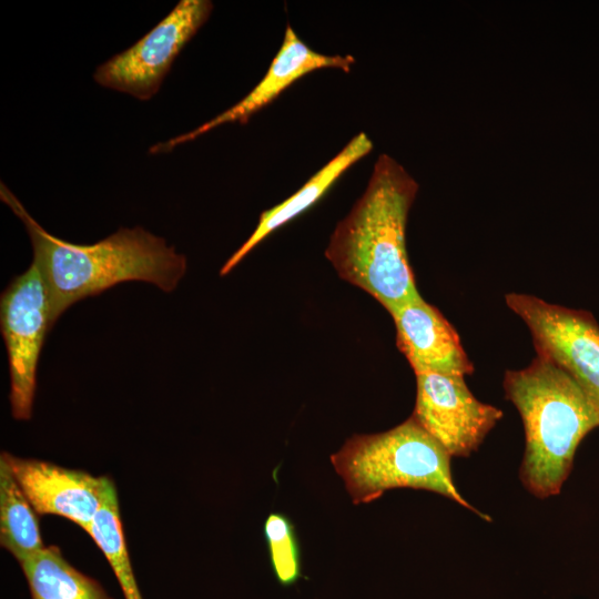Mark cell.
<instances>
[{
    "label": "cell",
    "instance_id": "6",
    "mask_svg": "<svg viewBox=\"0 0 599 599\" xmlns=\"http://www.w3.org/2000/svg\"><path fill=\"white\" fill-rule=\"evenodd\" d=\"M209 0H181L132 47L99 65L94 81L141 101L158 93L175 58L209 19Z\"/></svg>",
    "mask_w": 599,
    "mask_h": 599
},
{
    "label": "cell",
    "instance_id": "4",
    "mask_svg": "<svg viewBox=\"0 0 599 599\" xmlns=\"http://www.w3.org/2000/svg\"><path fill=\"white\" fill-rule=\"evenodd\" d=\"M450 458L412 416L387 432L351 437L331 456V461L355 505L370 502L389 489H423L445 496L490 521L457 490Z\"/></svg>",
    "mask_w": 599,
    "mask_h": 599
},
{
    "label": "cell",
    "instance_id": "1",
    "mask_svg": "<svg viewBox=\"0 0 599 599\" xmlns=\"http://www.w3.org/2000/svg\"><path fill=\"white\" fill-rule=\"evenodd\" d=\"M0 199L24 224L33 258L45 282L52 325L74 303L130 281L173 292L186 271V257L141 226L120 227L93 244H74L47 232L18 197L0 184Z\"/></svg>",
    "mask_w": 599,
    "mask_h": 599
},
{
    "label": "cell",
    "instance_id": "14",
    "mask_svg": "<svg viewBox=\"0 0 599 599\" xmlns=\"http://www.w3.org/2000/svg\"><path fill=\"white\" fill-rule=\"evenodd\" d=\"M37 512L0 456V542L18 562L45 548Z\"/></svg>",
    "mask_w": 599,
    "mask_h": 599
},
{
    "label": "cell",
    "instance_id": "10",
    "mask_svg": "<svg viewBox=\"0 0 599 599\" xmlns=\"http://www.w3.org/2000/svg\"><path fill=\"white\" fill-rule=\"evenodd\" d=\"M355 62L352 55H326L312 50L286 27L284 40L262 80L241 101L199 128L158 143L150 149L153 154L172 151L180 144L225 123H246L262 108L272 102L286 88L303 75L318 69L334 68L348 72Z\"/></svg>",
    "mask_w": 599,
    "mask_h": 599
},
{
    "label": "cell",
    "instance_id": "7",
    "mask_svg": "<svg viewBox=\"0 0 599 599\" xmlns=\"http://www.w3.org/2000/svg\"><path fill=\"white\" fill-rule=\"evenodd\" d=\"M507 306L530 331L538 356L567 372L599 412V325L586 311L509 293Z\"/></svg>",
    "mask_w": 599,
    "mask_h": 599
},
{
    "label": "cell",
    "instance_id": "16",
    "mask_svg": "<svg viewBox=\"0 0 599 599\" xmlns=\"http://www.w3.org/2000/svg\"><path fill=\"white\" fill-rule=\"evenodd\" d=\"M271 565L282 586H292L301 577L300 546L291 520L282 514H271L264 524Z\"/></svg>",
    "mask_w": 599,
    "mask_h": 599
},
{
    "label": "cell",
    "instance_id": "13",
    "mask_svg": "<svg viewBox=\"0 0 599 599\" xmlns=\"http://www.w3.org/2000/svg\"><path fill=\"white\" fill-rule=\"evenodd\" d=\"M31 599H113L93 578L82 573L49 546L20 562Z\"/></svg>",
    "mask_w": 599,
    "mask_h": 599
},
{
    "label": "cell",
    "instance_id": "2",
    "mask_svg": "<svg viewBox=\"0 0 599 599\" xmlns=\"http://www.w3.org/2000/svg\"><path fill=\"white\" fill-rule=\"evenodd\" d=\"M417 191L406 170L382 154L364 194L337 224L325 251L342 278L388 313L422 297L406 248L407 217Z\"/></svg>",
    "mask_w": 599,
    "mask_h": 599
},
{
    "label": "cell",
    "instance_id": "12",
    "mask_svg": "<svg viewBox=\"0 0 599 599\" xmlns=\"http://www.w3.org/2000/svg\"><path fill=\"white\" fill-rule=\"evenodd\" d=\"M373 149L365 133L354 136L341 152L316 172L296 193L260 215L257 226L248 238L230 256L220 271L229 274L261 241L280 226L316 203L335 181Z\"/></svg>",
    "mask_w": 599,
    "mask_h": 599
},
{
    "label": "cell",
    "instance_id": "8",
    "mask_svg": "<svg viewBox=\"0 0 599 599\" xmlns=\"http://www.w3.org/2000/svg\"><path fill=\"white\" fill-rule=\"evenodd\" d=\"M416 375L413 417L453 457H468L502 418V412L479 402L464 377L439 373Z\"/></svg>",
    "mask_w": 599,
    "mask_h": 599
},
{
    "label": "cell",
    "instance_id": "3",
    "mask_svg": "<svg viewBox=\"0 0 599 599\" xmlns=\"http://www.w3.org/2000/svg\"><path fill=\"white\" fill-rule=\"evenodd\" d=\"M504 390L525 429L524 487L540 499L558 495L580 441L599 426V412L567 372L538 355L522 369L506 370Z\"/></svg>",
    "mask_w": 599,
    "mask_h": 599
},
{
    "label": "cell",
    "instance_id": "5",
    "mask_svg": "<svg viewBox=\"0 0 599 599\" xmlns=\"http://www.w3.org/2000/svg\"><path fill=\"white\" fill-rule=\"evenodd\" d=\"M52 326L48 288L32 261L0 296V328L10 374L9 399L12 416L18 420L32 417L38 363Z\"/></svg>",
    "mask_w": 599,
    "mask_h": 599
},
{
    "label": "cell",
    "instance_id": "11",
    "mask_svg": "<svg viewBox=\"0 0 599 599\" xmlns=\"http://www.w3.org/2000/svg\"><path fill=\"white\" fill-rule=\"evenodd\" d=\"M396 343L415 374L461 376L474 372L458 333L445 316L422 297L389 312Z\"/></svg>",
    "mask_w": 599,
    "mask_h": 599
},
{
    "label": "cell",
    "instance_id": "9",
    "mask_svg": "<svg viewBox=\"0 0 599 599\" xmlns=\"http://www.w3.org/2000/svg\"><path fill=\"white\" fill-rule=\"evenodd\" d=\"M4 455L10 470L38 515H57L89 529L113 481L87 471Z\"/></svg>",
    "mask_w": 599,
    "mask_h": 599
},
{
    "label": "cell",
    "instance_id": "15",
    "mask_svg": "<svg viewBox=\"0 0 599 599\" xmlns=\"http://www.w3.org/2000/svg\"><path fill=\"white\" fill-rule=\"evenodd\" d=\"M87 532L110 564L124 599H143L126 550L114 484L109 489L102 507L97 512Z\"/></svg>",
    "mask_w": 599,
    "mask_h": 599
}]
</instances>
